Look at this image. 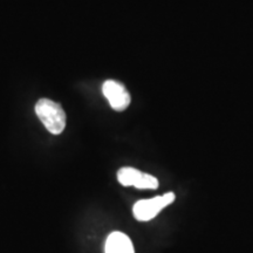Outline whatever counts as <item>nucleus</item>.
Segmentation results:
<instances>
[{
    "label": "nucleus",
    "mask_w": 253,
    "mask_h": 253,
    "mask_svg": "<svg viewBox=\"0 0 253 253\" xmlns=\"http://www.w3.org/2000/svg\"><path fill=\"white\" fill-rule=\"evenodd\" d=\"M173 192H167L162 196H157L151 199H142L137 202L132 208L135 219L140 221H149L154 219L164 208L170 205L175 201Z\"/></svg>",
    "instance_id": "f03ea898"
},
{
    "label": "nucleus",
    "mask_w": 253,
    "mask_h": 253,
    "mask_svg": "<svg viewBox=\"0 0 253 253\" xmlns=\"http://www.w3.org/2000/svg\"><path fill=\"white\" fill-rule=\"evenodd\" d=\"M102 93L108 100L110 107L116 112H123L130 104V94L121 82L107 80L102 86Z\"/></svg>",
    "instance_id": "20e7f679"
},
{
    "label": "nucleus",
    "mask_w": 253,
    "mask_h": 253,
    "mask_svg": "<svg viewBox=\"0 0 253 253\" xmlns=\"http://www.w3.org/2000/svg\"><path fill=\"white\" fill-rule=\"evenodd\" d=\"M118 181L123 186H135L137 189L156 190L160 184L156 177L129 167L121 168L119 170Z\"/></svg>",
    "instance_id": "7ed1b4c3"
},
{
    "label": "nucleus",
    "mask_w": 253,
    "mask_h": 253,
    "mask_svg": "<svg viewBox=\"0 0 253 253\" xmlns=\"http://www.w3.org/2000/svg\"><path fill=\"white\" fill-rule=\"evenodd\" d=\"M36 113L50 134L59 135L66 128V113L58 102L40 99L36 104Z\"/></svg>",
    "instance_id": "f257e3e1"
},
{
    "label": "nucleus",
    "mask_w": 253,
    "mask_h": 253,
    "mask_svg": "<svg viewBox=\"0 0 253 253\" xmlns=\"http://www.w3.org/2000/svg\"><path fill=\"white\" fill-rule=\"evenodd\" d=\"M106 253H135L130 238L122 232H113L107 238Z\"/></svg>",
    "instance_id": "39448f33"
}]
</instances>
